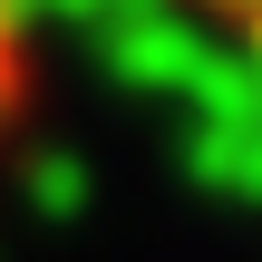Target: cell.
Here are the masks:
<instances>
[{"label": "cell", "mask_w": 262, "mask_h": 262, "mask_svg": "<svg viewBox=\"0 0 262 262\" xmlns=\"http://www.w3.org/2000/svg\"><path fill=\"white\" fill-rule=\"evenodd\" d=\"M10 107H19V0H0V136H10Z\"/></svg>", "instance_id": "1"}, {"label": "cell", "mask_w": 262, "mask_h": 262, "mask_svg": "<svg viewBox=\"0 0 262 262\" xmlns=\"http://www.w3.org/2000/svg\"><path fill=\"white\" fill-rule=\"evenodd\" d=\"M204 19H224V29H243V39H262V0H194Z\"/></svg>", "instance_id": "2"}]
</instances>
